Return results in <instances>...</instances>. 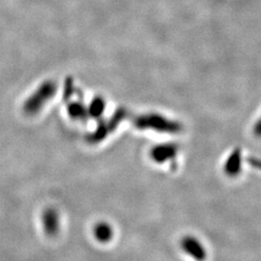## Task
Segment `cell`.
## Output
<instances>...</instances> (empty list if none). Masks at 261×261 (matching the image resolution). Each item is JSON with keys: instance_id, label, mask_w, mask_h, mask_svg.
I'll return each mask as SVG.
<instances>
[{"instance_id": "1", "label": "cell", "mask_w": 261, "mask_h": 261, "mask_svg": "<svg viewBox=\"0 0 261 261\" xmlns=\"http://www.w3.org/2000/svg\"><path fill=\"white\" fill-rule=\"evenodd\" d=\"M56 85L54 82L47 81L46 83L41 84L37 90L30 95V97L25 101L23 106V111L28 114L37 113L44 105L50 100L56 94Z\"/></svg>"}, {"instance_id": "2", "label": "cell", "mask_w": 261, "mask_h": 261, "mask_svg": "<svg viewBox=\"0 0 261 261\" xmlns=\"http://www.w3.org/2000/svg\"><path fill=\"white\" fill-rule=\"evenodd\" d=\"M135 124L139 129H152L162 133H178L182 129L177 122L170 121L157 114L142 115L136 120Z\"/></svg>"}, {"instance_id": "3", "label": "cell", "mask_w": 261, "mask_h": 261, "mask_svg": "<svg viewBox=\"0 0 261 261\" xmlns=\"http://www.w3.org/2000/svg\"><path fill=\"white\" fill-rule=\"evenodd\" d=\"M181 248L183 251L192 256L195 260L204 261L207 256L206 250L196 238L193 236H186L181 240Z\"/></svg>"}, {"instance_id": "4", "label": "cell", "mask_w": 261, "mask_h": 261, "mask_svg": "<svg viewBox=\"0 0 261 261\" xmlns=\"http://www.w3.org/2000/svg\"><path fill=\"white\" fill-rule=\"evenodd\" d=\"M179 146L175 143L159 144L151 150V158L159 164H163L167 161L174 160L177 155Z\"/></svg>"}, {"instance_id": "5", "label": "cell", "mask_w": 261, "mask_h": 261, "mask_svg": "<svg viewBox=\"0 0 261 261\" xmlns=\"http://www.w3.org/2000/svg\"><path fill=\"white\" fill-rule=\"evenodd\" d=\"M242 168V155L239 148L232 151L224 164V172L229 177L237 176Z\"/></svg>"}, {"instance_id": "6", "label": "cell", "mask_w": 261, "mask_h": 261, "mask_svg": "<svg viewBox=\"0 0 261 261\" xmlns=\"http://www.w3.org/2000/svg\"><path fill=\"white\" fill-rule=\"evenodd\" d=\"M103 109H105V103L103 100L100 98L95 99L90 106V112L94 115H100L103 112Z\"/></svg>"}, {"instance_id": "7", "label": "cell", "mask_w": 261, "mask_h": 261, "mask_svg": "<svg viewBox=\"0 0 261 261\" xmlns=\"http://www.w3.org/2000/svg\"><path fill=\"white\" fill-rule=\"evenodd\" d=\"M69 112L74 117H81V116L84 117L85 111H84V107L81 103H72L71 107L69 108Z\"/></svg>"}, {"instance_id": "8", "label": "cell", "mask_w": 261, "mask_h": 261, "mask_svg": "<svg viewBox=\"0 0 261 261\" xmlns=\"http://www.w3.org/2000/svg\"><path fill=\"white\" fill-rule=\"evenodd\" d=\"M97 234L98 236L102 239V240H109L111 237H112V229L110 226L108 225H102V226H99L98 229H97Z\"/></svg>"}, {"instance_id": "9", "label": "cell", "mask_w": 261, "mask_h": 261, "mask_svg": "<svg viewBox=\"0 0 261 261\" xmlns=\"http://www.w3.org/2000/svg\"><path fill=\"white\" fill-rule=\"evenodd\" d=\"M248 163L252 168L261 170V159L250 157V158H248Z\"/></svg>"}, {"instance_id": "10", "label": "cell", "mask_w": 261, "mask_h": 261, "mask_svg": "<svg viewBox=\"0 0 261 261\" xmlns=\"http://www.w3.org/2000/svg\"><path fill=\"white\" fill-rule=\"evenodd\" d=\"M254 133H255V135H256L257 137L261 138V119L256 123V125H255V127H254Z\"/></svg>"}]
</instances>
